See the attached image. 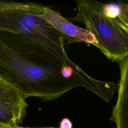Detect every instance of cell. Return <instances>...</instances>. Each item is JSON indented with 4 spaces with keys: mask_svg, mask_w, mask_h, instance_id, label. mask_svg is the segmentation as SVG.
Segmentation results:
<instances>
[{
    "mask_svg": "<svg viewBox=\"0 0 128 128\" xmlns=\"http://www.w3.org/2000/svg\"><path fill=\"white\" fill-rule=\"evenodd\" d=\"M44 6L0 1V40L32 62L60 71L63 66L74 63L65 49L68 38L46 20Z\"/></svg>",
    "mask_w": 128,
    "mask_h": 128,
    "instance_id": "6da1fadb",
    "label": "cell"
},
{
    "mask_svg": "<svg viewBox=\"0 0 128 128\" xmlns=\"http://www.w3.org/2000/svg\"><path fill=\"white\" fill-rule=\"evenodd\" d=\"M24 93L0 76V123L18 125L26 115L28 104Z\"/></svg>",
    "mask_w": 128,
    "mask_h": 128,
    "instance_id": "277c9868",
    "label": "cell"
},
{
    "mask_svg": "<svg viewBox=\"0 0 128 128\" xmlns=\"http://www.w3.org/2000/svg\"><path fill=\"white\" fill-rule=\"evenodd\" d=\"M0 76L18 88L26 98L34 97L42 102L54 100L76 87L84 86L80 73L64 78L60 70L32 62L0 40Z\"/></svg>",
    "mask_w": 128,
    "mask_h": 128,
    "instance_id": "7a4b0ae2",
    "label": "cell"
},
{
    "mask_svg": "<svg viewBox=\"0 0 128 128\" xmlns=\"http://www.w3.org/2000/svg\"><path fill=\"white\" fill-rule=\"evenodd\" d=\"M44 16L56 30L74 42H84L98 48V42L88 30L74 24L58 12L47 6H44Z\"/></svg>",
    "mask_w": 128,
    "mask_h": 128,
    "instance_id": "5b68a950",
    "label": "cell"
},
{
    "mask_svg": "<svg viewBox=\"0 0 128 128\" xmlns=\"http://www.w3.org/2000/svg\"><path fill=\"white\" fill-rule=\"evenodd\" d=\"M9 126L10 128H56L54 127H42V128H30V127H22L18 125H13V126Z\"/></svg>",
    "mask_w": 128,
    "mask_h": 128,
    "instance_id": "9c48e42d",
    "label": "cell"
},
{
    "mask_svg": "<svg viewBox=\"0 0 128 128\" xmlns=\"http://www.w3.org/2000/svg\"><path fill=\"white\" fill-rule=\"evenodd\" d=\"M76 4L78 13L71 19L85 24L95 37L100 51L118 63L128 58V26L118 18L106 16L102 10L103 3L80 0Z\"/></svg>",
    "mask_w": 128,
    "mask_h": 128,
    "instance_id": "3957f363",
    "label": "cell"
},
{
    "mask_svg": "<svg viewBox=\"0 0 128 128\" xmlns=\"http://www.w3.org/2000/svg\"><path fill=\"white\" fill-rule=\"evenodd\" d=\"M122 7V12L118 18L128 26V4L118 2Z\"/></svg>",
    "mask_w": 128,
    "mask_h": 128,
    "instance_id": "ba28073f",
    "label": "cell"
},
{
    "mask_svg": "<svg viewBox=\"0 0 128 128\" xmlns=\"http://www.w3.org/2000/svg\"><path fill=\"white\" fill-rule=\"evenodd\" d=\"M102 10L104 14L107 17L115 18H118L122 12V7L118 2V4H103Z\"/></svg>",
    "mask_w": 128,
    "mask_h": 128,
    "instance_id": "52a82bcc",
    "label": "cell"
},
{
    "mask_svg": "<svg viewBox=\"0 0 128 128\" xmlns=\"http://www.w3.org/2000/svg\"><path fill=\"white\" fill-rule=\"evenodd\" d=\"M120 80L118 98L113 106L110 120L116 128H128V58L119 62Z\"/></svg>",
    "mask_w": 128,
    "mask_h": 128,
    "instance_id": "8992f818",
    "label": "cell"
},
{
    "mask_svg": "<svg viewBox=\"0 0 128 128\" xmlns=\"http://www.w3.org/2000/svg\"><path fill=\"white\" fill-rule=\"evenodd\" d=\"M8 128H10V126H9V127H8Z\"/></svg>",
    "mask_w": 128,
    "mask_h": 128,
    "instance_id": "30bf717a",
    "label": "cell"
}]
</instances>
